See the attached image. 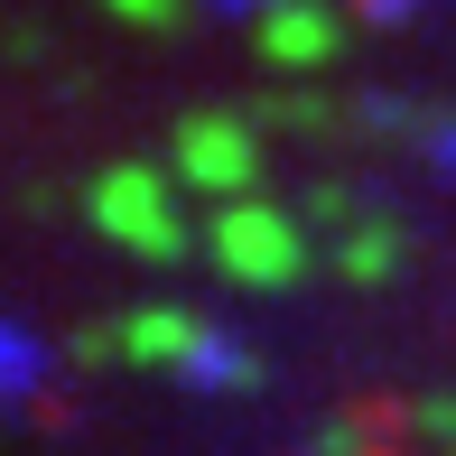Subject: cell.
Here are the masks:
<instances>
[{"label": "cell", "mask_w": 456, "mask_h": 456, "mask_svg": "<svg viewBox=\"0 0 456 456\" xmlns=\"http://www.w3.org/2000/svg\"><path fill=\"white\" fill-rule=\"evenodd\" d=\"M205 242H215L224 280H242V289H289L307 271V233L280 215V205H224Z\"/></svg>", "instance_id": "2"}, {"label": "cell", "mask_w": 456, "mask_h": 456, "mask_svg": "<svg viewBox=\"0 0 456 456\" xmlns=\"http://www.w3.org/2000/svg\"><path fill=\"white\" fill-rule=\"evenodd\" d=\"M336 47H345V28H336L326 0H271V10L252 19V56H261V66H280V75L326 66Z\"/></svg>", "instance_id": "4"}, {"label": "cell", "mask_w": 456, "mask_h": 456, "mask_svg": "<svg viewBox=\"0 0 456 456\" xmlns=\"http://www.w3.org/2000/svg\"><path fill=\"white\" fill-rule=\"evenodd\" d=\"M177 168L196 186H215V196H242V186L261 177V140L242 131L233 112H186L177 121Z\"/></svg>", "instance_id": "3"}, {"label": "cell", "mask_w": 456, "mask_h": 456, "mask_svg": "<svg viewBox=\"0 0 456 456\" xmlns=\"http://www.w3.org/2000/svg\"><path fill=\"white\" fill-rule=\"evenodd\" d=\"M419 428H438V438L456 447V401H419Z\"/></svg>", "instance_id": "11"}, {"label": "cell", "mask_w": 456, "mask_h": 456, "mask_svg": "<svg viewBox=\"0 0 456 456\" xmlns=\"http://www.w3.org/2000/svg\"><path fill=\"white\" fill-rule=\"evenodd\" d=\"M94 224L121 242V252H140V261H177L186 252V224L168 205V177L140 168V159H121V168L94 177Z\"/></svg>", "instance_id": "1"}, {"label": "cell", "mask_w": 456, "mask_h": 456, "mask_svg": "<svg viewBox=\"0 0 456 456\" xmlns=\"http://www.w3.org/2000/svg\"><path fill=\"white\" fill-rule=\"evenodd\" d=\"M252 372H261V363H252V354H242V345H233V336H205V354H196V363H186V382H233V391H242V382H252Z\"/></svg>", "instance_id": "7"}, {"label": "cell", "mask_w": 456, "mask_h": 456, "mask_svg": "<svg viewBox=\"0 0 456 456\" xmlns=\"http://www.w3.org/2000/svg\"><path fill=\"white\" fill-rule=\"evenodd\" d=\"M345 10H354V19H410L419 0H345Z\"/></svg>", "instance_id": "12"}, {"label": "cell", "mask_w": 456, "mask_h": 456, "mask_svg": "<svg viewBox=\"0 0 456 456\" xmlns=\"http://www.w3.org/2000/svg\"><path fill=\"white\" fill-rule=\"evenodd\" d=\"M233 10H252V19H261V10H271V0H233Z\"/></svg>", "instance_id": "13"}, {"label": "cell", "mask_w": 456, "mask_h": 456, "mask_svg": "<svg viewBox=\"0 0 456 456\" xmlns=\"http://www.w3.org/2000/svg\"><path fill=\"white\" fill-rule=\"evenodd\" d=\"M391 261H401V233H391V224H363V233H345V280H354V289L391 280Z\"/></svg>", "instance_id": "6"}, {"label": "cell", "mask_w": 456, "mask_h": 456, "mask_svg": "<svg viewBox=\"0 0 456 456\" xmlns=\"http://www.w3.org/2000/svg\"><path fill=\"white\" fill-rule=\"evenodd\" d=\"M307 215H317V224H354V196H336V186H326V196H307Z\"/></svg>", "instance_id": "10"}, {"label": "cell", "mask_w": 456, "mask_h": 456, "mask_svg": "<svg viewBox=\"0 0 456 456\" xmlns=\"http://www.w3.org/2000/svg\"><path fill=\"white\" fill-rule=\"evenodd\" d=\"M205 336H215V326H196L186 307H140V317H121V354L150 363V372H186L205 354Z\"/></svg>", "instance_id": "5"}, {"label": "cell", "mask_w": 456, "mask_h": 456, "mask_svg": "<svg viewBox=\"0 0 456 456\" xmlns=\"http://www.w3.org/2000/svg\"><path fill=\"white\" fill-rule=\"evenodd\" d=\"M0 391H28V345L0 326Z\"/></svg>", "instance_id": "9"}, {"label": "cell", "mask_w": 456, "mask_h": 456, "mask_svg": "<svg viewBox=\"0 0 456 456\" xmlns=\"http://www.w3.org/2000/svg\"><path fill=\"white\" fill-rule=\"evenodd\" d=\"M112 10L131 19V28H159V37H168V28H186V0H112Z\"/></svg>", "instance_id": "8"}]
</instances>
